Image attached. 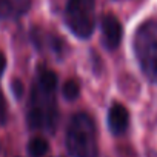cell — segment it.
Segmentation results:
<instances>
[{
  "label": "cell",
  "mask_w": 157,
  "mask_h": 157,
  "mask_svg": "<svg viewBox=\"0 0 157 157\" xmlns=\"http://www.w3.org/2000/svg\"><path fill=\"white\" fill-rule=\"evenodd\" d=\"M57 75L46 69L39 68L34 78L29 105H28V125L31 129L54 132L59 122L57 109Z\"/></svg>",
  "instance_id": "1"
},
{
  "label": "cell",
  "mask_w": 157,
  "mask_h": 157,
  "mask_svg": "<svg viewBox=\"0 0 157 157\" xmlns=\"http://www.w3.org/2000/svg\"><path fill=\"white\" fill-rule=\"evenodd\" d=\"M66 148L72 157H97V128L90 114L77 113L72 116L66 131Z\"/></svg>",
  "instance_id": "2"
},
{
  "label": "cell",
  "mask_w": 157,
  "mask_h": 157,
  "mask_svg": "<svg viewBox=\"0 0 157 157\" xmlns=\"http://www.w3.org/2000/svg\"><path fill=\"white\" fill-rule=\"evenodd\" d=\"M132 46L142 72L157 83V20H146L137 28Z\"/></svg>",
  "instance_id": "3"
},
{
  "label": "cell",
  "mask_w": 157,
  "mask_h": 157,
  "mask_svg": "<svg viewBox=\"0 0 157 157\" xmlns=\"http://www.w3.org/2000/svg\"><path fill=\"white\" fill-rule=\"evenodd\" d=\"M65 20L78 39H90L96 28V0H68Z\"/></svg>",
  "instance_id": "4"
},
{
  "label": "cell",
  "mask_w": 157,
  "mask_h": 157,
  "mask_svg": "<svg viewBox=\"0 0 157 157\" xmlns=\"http://www.w3.org/2000/svg\"><path fill=\"white\" fill-rule=\"evenodd\" d=\"M102 36H103V45L108 49H117L120 42H122V36H123V28L120 20L113 16V14H105L102 17Z\"/></svg>",
  "instance_id": "5"
},
{
  "label": "cell",
  "mask_w": 157,
  "mask_h": 157,
  "mask_svg": "<svg viewBox=\"0 0 157 157\" xmlns=\"http://www.w3.org/2000/svg\"><path fill=\"white\" fill-rule=\"evenodd\" d=\"M31 39L34 42V45L39 48V49H46V51H51L52 54H56L57 57H63L65 51H66V45L62 39L56 37L54 34H49L40 28H36L33 29L31 33Z\"/></svg>",
  "instance_id": "6"
},
{
  "label": "cell",
  "mask_w": 157,
  "mask_h": 157,
  "mask_svg": "<svg viewBox=\"0 0 157 157\" xmlns=\"http://www.w3.org/2000/svg\"><path fill=\"white\" fill-rule=\"evenodd\" d=\"M108 126L114 136H122L129 126V113L122 103H113L108 111Z\"/></svg>",
  "instance_id": "7"
},
{
  "label": "cell",
  "mask_w": 157,
  "mask_h": 157,
  "mask_svg": "<svg viewBox=\"0 0 157 157\" xmlns=\"http://www.w3.org/2000/svg\"><path fill=\"white\" fill-rule=\"evenodd\" d=\"M31 0H0V20H14L28 13Z\"/></svg>",
  "instance_id": "8"
},
{
  "label": "cell",
  "mask_w": 157,
  "mask_h": 157,
  "mask_svg": "<svg viewBox=\"0 0 157 157\" xmlns=\"http://www.w3.org/2000/svg\"><path fill=\"white\" fill-rule=\"evenodd\" d=\"M49 149L48 142L43 137H33L28 143V152L31 157H43Z\"/></svg>",
  "instance_id": "9"
},
{
  "label": "cell",
  "mask_w": 157,
  "mask_h": 157,
  "mask_svg": "<svg viewBox=\"0 0 157 157\" xmlns=\"http://www.w3.org/2000/svg\"><path fill=\"white\" fill-rule=\"evenodd\" d=\"M62 94L66 100H75L78 97V94H80V85H78V82L74 80V78L66 80L62 88Z\"/></svg>",
  "instance_id": "10"
},
{
  "label": "cell",
  "mask_w": 157,
  "mask_h": 157,
  "mask_svg": "<svg viewBox=\"0 0 157 157\" xmlns=\"http://www.w3.org/2000/svg\"><path fill=\"white\" fill-rule=\"evenodd\" d=\"M6 120H8V105H6L5 94L0 90V125L6 123Z\"/></svg>",
  "instance_id": "11"
},
{
  "label": "cell",
  "mask_w": 157,
  "mask_h": 157,
  "mask_svg": "<svg viewBox=\"0 0 157 157\" xmlns=\"http://www.w3.org/2000/svg\"><path fill=\"white\" fill-rule=\"evenodd\" d=\"M14 90H16V97L19 99V97L22 96V83L16 80V83H14Z\"/></svg>",
  "instance_id": "12"
},
{
  "label": "cell",
  "mask_w": 157,
  "mask_h": 157,
  "mask_svg": "<svg viewBox=\"0 0 157 157\" xmlns=\"http://www.w3.org/2000/svg\"><path fill=\"white\" fill-rule=\"evenodd\" d=\"M5 65H6V60H5V56L0 52V75H2L3 69H5Z\"/></svg>",
  "instance_id": "13"
}]
</instances>
